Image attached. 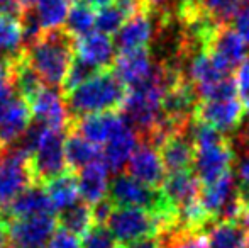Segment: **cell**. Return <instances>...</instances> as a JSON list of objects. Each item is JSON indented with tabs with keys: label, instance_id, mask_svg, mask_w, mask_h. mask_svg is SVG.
I'll return each mask as SVG.
<instances>
[{
	"label": "cell",
	"instance_id": "20",
	"mask_svg": "<svg viewBox=\"0 0 249 248\" xmlns=\"http://www.w3.org/2000/svg\"><path fill=\"white\" fill-rule=\"evenodd\" d=\"M200 186L202 184H200L198 177L195 175L194 170L188 169L181 170V172L168 173L161 186V191H163L164 197L178 209L200 197V189H202Z\"/></svg>",
	"mask_w": 249,
	"mask_h": 248
},
{
	"label": "cell",
	"instance_id": "12",
	"mask_svg": "<svg viewBox=\"0 0 249 248\" xmlns=\"http://www.w3.org/2000/svg\"><path fill=\"white\" fill-rule=\"evenodd\" d=\"M114 65V72L127 89H134V87L149 82L156 73V60L153 61L148 48L119 53Z\"/></svg>",
	"mask_w": 249,
	"mask_h": 248
},
{
	"label": "cell",
	"instance_id": "46",
	"mask_svg": "<svg viewBox=\"0 0 249 248\" xmlns=\"http://www.w3.org/2000/svg\"><path fill=\"white\" fill-rule=\"evenodd\" d=\"M17 3H20V5L24 7V9H27V7H31L34 3V0H16Z\"/></svg>",
	"mask_w": 249,
	"mask_h": 248
},
{
	"label": "cell",
	"instance_id": "13",
	"mask_svg": "<svg viewBox=\"0 0 249 248\" xmlns=\"http://www.w3.org/2000/svg\"><path fill=\"white\" fill-rule=\"evenodd\" d=\"M125 123L122 116H119L114 111L107 113H95L87 114V116L71 117L68 124V131H73L85 138L87 141L93 145H105L107 139Z\"/></svg>",
	"mask_w": 249,
	"mask_h": 248
},
{
	"label": "cell",
	"instance_id": "3",
	"mask_svg": "<svg viewBox=\"0 0 249 248\" xmlns=\"http://www.w3.org/2000/svg\"><path fill=\"white\" fill-rule=\"evenodd\" d=\"M65 138L66 131L58 129L44 128V131L41 133L29 158L34 184L44 186L53 177L68 170L65 158Z\"/></svg>",
	"mask_w": 249,
	"mask_h": 248
},
{
	"label": "cell",
	"instance_id": "18",
	"mask_svg": "<svg viewBox=\"0 0 249 248\" xmlns=\"http://www.w3.org/2000/svg\"><path fill=\"white\" fill-rule=\"evenodd\" d=\"M75 51L80 58L89 61L99 70H108L115 61V44L110 36L102 33H90L87 36L76 38Z\"/></svg>",
	"mask_w": 249,
	"mask_h": 248
},
{
	"label": "cell",
	"instance_id": "25",
	"mask_svg": "<svg viewBox=\"0 0 249 248\" xmlns=\"http://www.w3.org/2000/svg\"><path fill=\"white\" fill-rule=\"evenodd\" d=\"M209 248H243L248 233L237 221H213L205 229Z\"/></svg>",
	"mask_w": 249,
	"mask_h": 248
},
{
	"label": "cell",
	"instance_id": "37",
	"mask_svg": "<svg viewBox=\"0 0 249 248\" xmlns=\"http://www.w3.org/2000/svg\"><path fill=\"white\" fill-rule=\"evenodd\" d=\"M92 208V219H93V225H107L108 218H110L112 211L115 209V206L108 201L107 197H104L102 201L95 202Z\"/></svg>",
	"mask_w": 249,
	"mask_h": 248
},
{
	"label": "cell",
	"instance_id": "40",
	"mask_svg": "<svg viewBox=\"0 0 249 248\" xmlns=\"http://www.w3.org/2000/svg\"><path fill=\"white\" fill-rule=\"evenodd\" d=\"M24 7L20 3H17L16 0H0V14L7 17H12V19L20 20L24 14Z\"/></svg>",
	"mask_w": 249,
	"mask_h": 248
},
{
	"label": "cell",
	"instance_id": "27",
	"mask_svg": "<svg viewBox=\"0 0 249 248\" xmlns=\"http://www.w3.org/2000/svg\"><path fill=\"white\" fill-rule=\"evenodd\" d=\"M68 0H34L33 10L39 20L41 29L51 31L65 26L68 16Z\"/></svg>",
	"mask_w": 249,
	"mask_h": 248
},
{
	"label": "cell",
	"instance_id": "16",
	"mask_svg": "<svg viewBox=\"0 0 249 248\" xmlns=\"http://www.w3.org/2000/svg\"><path fill=\"white\" fill-rule=\"evenodd\" d=\"M158 152H160L161 162H163L164 170H168V173L194 169L195 146L187 131L175 133V134L164 138L158 145Z\"/></svg>",
	"mask_w": 249,
	"mask_h": 248
},
{
	"label": "cell",
	"instance_id": "36",
	"mask_svg": "<svg viewBox=\"0 0 249 248\" xmlns=\"http://www.w3.org/2000/svg\"><path fill=\"white\" fill-rule=\"evenodd\" d=\"M46 248H80V242L76 238V235H73V233L66 231L63 228H58L53 233Z\"/></svg>",
	"mask_w": 249,
	"mask_h": 248
},
{
	"label": "cell",
	"instance_id": "32",
	"mask_svg": "<svg viewBox=\"0 0 249 248\" xmlns=\"http://www.w3.org/2000/svg\"><path fill=\"white\" fill-rule=\"evenodd\" d=\"M125 20H127V16L114 3V5L99 10V14L95 16V27L99 33L112 36L121 29Z\"/></svg>",
	"mask_w": 249,
	"mask_h": 248
},
{
	"label": "cell",
	"instance_id": "21",
	"mask_svg": "<svg viewBox=\"0 0 249 248\" xmlns=\"http://www.w3.org/2000/svg\"><path fill=\"white\" fill-rule=\"evenodd\" d=\"M7 219L12 218H26V216L41 214V212H54L48 194L43 186L33 184L24 189L3 211H0Z\"/></svg>",
	"mask_w": 249,
	"mask_h": 248
},
{
	"label": "cell",
	"instance_id": "41",
	"mask_svg": "<svg viewBox=\"0 0 249 248\" xmlns=\"http://www.w3.org/2000/svg\"><path fill=\"white\" fill-rule=\"evenodd\" d=\"M121 248H163V242H161V236H142L134 242L121 245Z\"/></svg>",
	"mask_w": 249,
	"mask_h": 248
},
{
	"label": "cell",
	"instance_id": "8",
	"mask_svg": "<svg viewBox=\"0 0 249 248\" xmlns=\"http://www.w3.org/2000/svg\"><path fill=\"white\" fill-rule=\"evenodd\" d=\"M244 113L246 109L243 100L239 97H231L220 100H198L194 117L229 136V133H236L243 123Z\"/></svg>",
	"mask_w": 249,
	"mask_h": 248
},
{
	"label": "cell",
	"instance_id": "28",
	"mask_svg": "<svg viewBox=\"0 0 249 248\" xmlns=\"http://www.w3.org/2000/svg\"><path fill=\"white\" fill-rule=\"evenodd\" d=\"M24 48L20 20L0 14V58H10Z\"/></svg>",
	"mask_w": 249,
	"mask_h": 248
},
{
	"label": "cell",
	"instance_id": "4",
	"mask_svg": "<svg viewBox=\"0 0 249 248\" xmlns=\"http://www.w3.org/2000/svg\"><path fill=\"white\" fill-rule=\"evenodd\" d=\"M31 156L17 145L0 153V211L7 208L24 189L33 186Z\"/></svg>",
	"mask_w": 249,
	"mask_h": 248
},
{
	"label": "cell",
	"instance_id": "45",
	"mask_svg": "<svg viewBox=\"0 0 249 248\" xmlns=\"http://www.w3.org/2000/svg\"><path fill=\"white\" fill-rule=\"evenodd\" d=\"M239 99L243 100V104H244V109H246L248 113H249V92H248V94H244V95H243V97H239Z\"/></svg>",
	"mask_w": 249,
	"mask_h": 248
},
{
	"label": "cell",
	"instance_id": "2",
	"mask_svg": "<svg viewBox=\"0 0 249 248\" xmlns=\"http://www.w3.org/2000/svg\"><path fill=\"white\" fill-rule=\"evenodd\" d=\"M127 94V87L122 83L114 68L102 70L85 83L75 87L65 95L66 111L71 117L87 116L95 113L121 109Z\"/></svg>",
	"mask_w": 249,
	"mask_h": 248
},
{
	"label": "cell",
	"instance_id": "14",
	"mask_svg": "<svg viewBox=\"0 0 249 248\" xmlns=\"http://www.w3.org/2000/svg\"><path fill=\"white\" fill-rule=\"evenodd\" d=\"M33 123L31 107L20 95H14L0 114V153L14 146Z\"/></svg>",
	"mask_w": 249,
	"mask_h": 248
},
{
	"label": "cell",
	"instance_id": "5",
	"mask_svg": "<svg viewBox=\"0 0 249 248\" xmlns=\"http://www.w3.org/2000/svg\"><path fill=\"white\" fill-rule=\"evenodd\" d=\"M119 245H125L142 236H160L161 228L158 219L141 208H115L107 221Z\"/></svg>",
	"mask_w": 249,
	"mask_h": 248
},
{
	"label": "cell",
	"instance_id": "33",
	"mask_svg": "<svg viewBox=\"0 0 249 248\" xmlns=\"http://www.w3.org/2000/svg\"><path fill=\"white\" fill-rule=\"evenodd\" d=\"M80 248H121L107 225H92V228L82 235Z\"/></svg>",
	"mask_w": 249,
	"mask_h": 248
},
{
	"label": "cell",
	"instance_id": "43",
	"mask_svg": "<svg viewBox=\"0 0 249 248\" xmlns=\"http://www.w3.org/2000/svg\"><path fill=\"white\" fill-rule=\"evenodd\" d=\"M10 245V233H9V221L5 216L0 212V248H9Z\"/></svg>",
	"mask_w": 249,
	"mask_h": 248
},
{
	"label": "cell",
	"instance_id": "34",
	"mask_svg": "<svg viewBox=\"0 0 249 248\" xmlns=\"http://www.w3.org/2000/svg\"><path fill=\"white\" fill-rule=\"evenodd\" d=\"M246 0H200L203 9L219 22H229Z\"/></svg>",
	"mask_w": 249,
	"mask_h": 248
},
{
	"label": "cell",
	"instance_id": "22",
	"mask_svg": "<svg viewBox=\"0 0 249 248\" xmlns=\"http://www.w3.org/2000/svg\"><path fill=\"white\" fill-rule=\"evenodd\" d=\"M76 173H78V194L83 202L93 206L95 202L107 197L108 169L104 160H97Z\"/></svg>",
	"mask_w": 249,
	"mask_h": 248
},
{
	"label": "cell",
	"instance_id": "38",
	"mask_svg": "<svg viewBox=\"0 0 249 248\" xmlns=\"http://www.w3.org/2000/svg\"><path fill=\"white\" fill-rule=\"evenodd\" d=\"M236 83H237V92H239V97H243L244 94L249 92V58H246L236 70Z\"/></svg>",
	"mask_w": 249,
	"mask_h": 248
},
{
	"label": "cell",
	"instance_id": "47",
	"mask_svg": "<svg viewBox=\"0 0 249 248\" xmlns=\"http://www.w3.org/2000/svg\"><path fill=\"white\" fill-rule=\"evenodd\" d=\"M68 2H78V0H68Z\"/></svg>",
	"mask_w": 249,
	"mask_h": 248
},
{
	"label": "cell",
	"instance_id": "24",
	"mask_svg": "<svg viewBox=\"0 0 249 248\" xmlns=\"http://www.w3.org/2000/svg\"><path fill=\"white\" fill-rule=\"evenodd\" d=\"M65 158L68 169L80 172L82 169H85L87 165L97 162L102 158V152L99 146L93 143L87 141L85 138H82L80 134L73 131H66L65 138Z\"/></svg>",
	"mask_w": 249,
	"mask_h": 248
},
{
	"label": "cell",
	"instance_id": "29",
	"mask_svg": "<svg viewBox=\"0 0 249 248\" xmlns=\"http://www.w3.org/2000/svg\"><path fill=\"white\" fill-rule=\"evenodd\" d=\"M95 27V14L93 9L85 5L83 2H75L73 7L68 10V16L65 20V29L73 38H82L92 33Z\"/></svg>",
	"mask_w": 249,
	"mask_h": 248
},
{
	"label": "cell",
	"instance_id": "44",
	"mask_svg": "<svg viewBox=\"0 0 249 248\" xmlns=\"http://www.w3.org/2000/svg\"><path fill=\"white\" fill-rule=\"evenodd\" d=\"M80 2H83L85 5H89L90 9H93V10H102V9H105V7L114 5L115 0H80Z\"/></svg>",
	"mask_w": 249,
	"mask_h": 248
},
{
	"label": "cell",
	"instance_id": "30",
	"mask_svg": "<svg viewBox=\"0 0 249 248\" xmlns=\"http://www.w3.org/2000/svg\"><path fill=\"white\" fill-rule=\"evenodd\" d=\"M99 72H102V70H99L93 65H90L89 61H85L83 58H80L78 55L73 57L71 63H70L68 72H66L65 80H63V85H61L63 94L70 92V90H73L75 87L85 83L87 80H90L92 76H95Z\"/></svg>",
	"mask_w": 249,
	"mask_h": 248
},
{
	"label": "cell",
	"instance_id": "9",
	"mask_svg": "<svg viewBox=\"0 0 249 248\" xmlns=\"http://www.w3.org/2000/svg\"><path fill=\"white\" fill-rule=\"evenodd\" d=\"M156 31L158 17L154 14L148 10L134 14L115 33V50L119 53H125V51L139 50V48H148L151 41L156 38Z\"/></svg>",
	"mask_w": 249,
	"mask_h": 248
},
{
	"label": "cell",
	"instance_id": "48",
	"mask_svg": "<svg viewBox=\"0 0 249 248\" xmlns=\"http://www.w3.org/2000/svg\"><path fill=\"white\" fill-rule=\"evenodd\" d=\"M12 248H14V247H12Z\"/></svg>",
	"mask_w": 249,
	"mask_h": 248
},
{
	"label": "cell",
	"instance_id": "35",
	"mask_svg": "<svg viewBox=\"0 0 249 248\" xmlns=\"http://www.w3.org/2000/svg\"><path fill=\"white\" fill-rule=\"evenodd\" d=\"M232 27L237 31V34L246 41V44H249V0H246V2L239 7V10L234 14Z\"/></svg>",
	"mask_w": 249,
	"mask_h": 248
},
{
	"label": "cell",
	"instance_id": "26",
	"mask_svg": "<svg viewBox=\"0 0 249 248\" xmlns=\"http://www.w3.org/2000/svg\"><path fill=\"white\" fill-rule=\"evenodd\" d=\"M58 226L76 236H82L92 228V208L87 202H78L58 211Z\"/></svg>",
	"mask_w": 249,
	"mask_h": 248
},
{
	"label": "cell",
	"instance_id": "31",
	"mask_svg": "<svg viewBox=\"0 0 249 248\" xmlns=\"http://www.w3.org/2000/svg\"><path fill=\"white\" fill-rule=\"evenodd\" d=\"M160 236L163 248H209V240L203 231H170Z\"/></svg>",
	"mask_w": 249,
	"mask_h": 248
},
{
	"label": "cell",
	"instance_id": "15",
	"mask_svg": "<svg viewBox=\"0 0 249 248\" xmlns=\"http://www.w3.org/2000/svg\"><path fill=\"white\" fill-rule=\"evenodd\" d=\"M207 50L224 61L231 70H236L248 58V44L237 31L227 22L219 24L207 43Z\"/></svg>",
	"mask_w": 249,
	"mask_h": 248
},
{
	"label": "cell",
	"instance_id": "19",
	"mask_svg": "<svg viewBox=\"0 0 249 248\" xmlns=\"http://www.w3.org/2000/svg\"><path fill=\"white\" fill-rule=\"evenodd\" d=\"M237 195V184L236 175L232 172L226 173L215 182L207 184L200 189V202L209 212V216L217 221L222 212V209Z\"/></svg>",
	"mask_w": 249,
	"mask_h": 248
},
{
	"label": "cell",
	"instance_id": "23",
	"mask_svg": "<svg viewBox=\"0 0 249 248\" xmlns=\"http://www.w3.org/2000/svg\"><path fill=\"white\" fill-rule=\"evenodd\" d=\"M43 187L54 211H61L78 201V173L71 169L53 177Z\"/></svg>",
	"mask_w": 249,
	"mask_h": 248
},
{
	"label": "cell",
	"instance_id": "7",
	"mask_svg": "<svg viewBox=\"0 0 249 248\" xmlns=\"http://www.w3.org/2000/svg\"><path fill=\"white\" fill-rule=\"evenodd\" d=\"M237 153L232 145V139L219 143V145L203 146L195 148V160H194V172L198 177L200 184L215 182L226 173L232 172V167L236 165Z\"/></svg>",
	"mask_w": 249,
	"mask_h": 248
},
{
	"label": "cell",
	"instance_id": "10",
	"mask_svg": "<svg viewBox=\"0 0 249 248\" xmlns=\"http://www.w3.org/2000/svg\"><path fill=\"white\" fill-rule=\"evenodd\" d=\"M33 121L43 124L48 129H58V131H68L70 114L66 111L65 100L59 95L58 90L53 87L41 89L33 100L29 102Z\"/></svg>",
	"mask_w": 249,
	"mask_h": 248
},
{
	"label": "cell",
	"instance_id": "42",
	"mask_svg": "<svg viewBox=\"0 0 249 248\" xmlns=\"http://www.w3.org/2000/svg\"><path fill=\"white\" fill-rule=\"evenodd\" d=\"M236 162H237V160H236ZM234 175L237 177L239 184H246V186H249V152L243 153V156L239 158L236 173H234Z\"/></svg>",
	"mask_w": 249,
	"mask_h": 248
},
{
	"label": "cell",
	"instance_id": "39",
	"mask_svg": "<svg viewBox=\"0 0 249 248\" xmlns=\"http://www.w3.org/2000/svg\"><path fill=\"white\" fill-rule=\"evenodd\" d=\"M231 139H232L234 148H239L243 153L249 152V121L241 123V126L234 133V138Z\"/></svg>",
	"mask_w": 249,
	"mask_h": 248
},
{
	"label": "cell",
	"instance_id": "17",
	"mask_svg": "<svg viewBox=\"0 0 249 248\" xmlns=\"http://www.w3.org/2000/svg\"><path fill=\"white\" fill-rule=\"evenodd\" d=\"M138 134L125 121L104 145L102 150V160L108 170L119 173L131 158L132 152L138 146Z\"/></svg>",
	"mask_w": 249,
	"mask_h": 248
},
{
	"label": "cell",
	"instance_id": "1",
	"mask_svg": "<svg viewBox=\"0 0 249 248\" xmlns=\"http://www.w3.org/2000/svg\"><path fill=\"white\" fill-rule=\"evenodd\" d=\"M24 55L41 82L54 89L63 85L75 57V38L66 33L65 27L44 31L36 41L24 46Z\"/></svg>",
	"mask_w": 249,
	"mask_h": 248
},
{
	"label": "cell",
	"instance_id": "11",
	"mask_svg": "<svg viewBox=\"0 0 249 248\" xmlns=\"http://www.w3.org/2000/svg\"><path fill=\"white\" fill-rule=\"evenodd\" d=\"M127 173L149 187L163 186L166 179V170L156 146L141 139L127 162Z\"/></svg>",
	"mask_w": 249,
	"mask_h": 248
},
{
	"label": "cell",
	"instance_id": "6",
	"mask_svg": "<svg viewBox=\"0 0 249 248\" xmlns=\"http://www.w3.org/2000/svg\"><path fill=\"white\" fill-rule=\"evenodd\" d=\"M7 221L10 245L14 248H46L53 233L58 229V218L54 212H41Z\"/></svg>",
	"mask_w": 249,
	"mask_h": 248
}]
</instances>
